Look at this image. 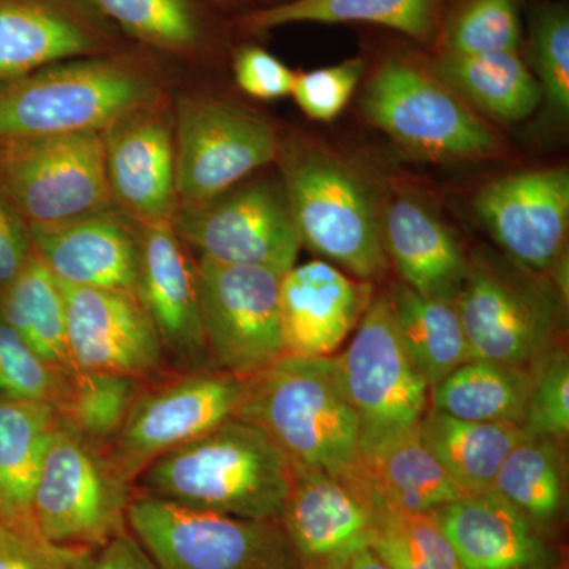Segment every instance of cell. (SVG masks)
Instances as JSON below:
<instances>
[{
  "instance_id": "obj_19",
  "label": "cell",
  "mask_w": 569,
  "mask_h": 569,
  "mask_svg": "<svg viewBox=\"0 0 569 569\" xmlns=\"http://www.w3.org/2000/svg\"><path fill=\"white\" fill-rule=\"evenodd\" d=\"M129 47L81 0H0V81Z\"/></svg>"
},
{
  "instance_id": "obj_33",
  "label": "cell",
  "mask_w": 569,
  "mask_h": 569,
  "mask_svg": "<svg viewBox=\"0 0 569 569\" xmlns=\"http://www.w3.org/2000/svg\"><path fill=\"white\" fill-rule=\"evenodd\" d=\"M387 296L400 339L429 388L473 359L455 301L426 298L402 282Z\"/></svg>"
},
{
  "instance_id": "obj_12",
  "label": "cell",
  "mask_w": 569,
  "mask_h": 569,
  "mask_svg": "<svg viewBox=\"0 0 569 569\" xmlns=\"http://www.w3.org/2000/svg\"><path fill=\"white\" fill-rule=\"evenodd\" d=\"M0 192L29 227L112 208L102 133L0 141Z\"/></svg>"
},
{
  "instance_id": "obj_13",
  "label": "cell",
  "mask_w": 569,
  "mask_h": 569,
  "mask_svg": "<svg viewBox=\"0 0 569 569\" xmlns=\"http://www.w3.org/2000/svg\"><path fill=\"white\" fill-rule=\"evenodd\" d=\"M201 317L212 367L249 380L284 356L280 282L261 266L197 261Z\"/></svg>"
},
{
  "instance_id": "obj_4",
  "label": "cell",
  "mask_w": 569,
  "mask_h": 569,
  "mask_svg": "<svg viewBox=\"0 0 569 569\" xmlns=\"http://www.w3.org/2000/svg\"><path fill=\"white\" fill-rule=\"evenodd\" d=\"M236 418L260 427L293 466L346 485L358 473L359 422L340 387L335 356H283L247 380Z\"/></svg>"
},
{
  "instance_id": "obj_17",
  "label": "cell",
  "mask_w": 569,
  "mask_h": 569,
  "mask_svg": "<svg viewBox=\"0 0 569 569\" xmlns=\"http://www.w3.org/2000/svg\"><path fill=\"white\" fill-rule=\"evenodd\" d=\"M61 284L74 370L122 373L144 381L173 372L134 291Z\"/></svg>"
},
{
  "instance_id": "obj_46",
  "label": "cell",
  "mask_w": 569,
  "mask_h": 569,
  "mask_svg": "<svg viewBox=\"0 0 569 569\" xmlns=\"http://www.w3.org/2000/svg\"><path fill=\"white\" fill-rule=\"evenodd\" d=\"M348 569H391L388 565H385L383 561L378 559L376 553L372 552L369 548L359 550L358 553L351 560L350 567Z\"/></svg>"
},
{
  "instance_id": "obj_9",
  "label": "cell",
  "mask_w": 569,
  "mask_h": 569,
  "mask_svg": "<svg viewBox=\"0 0 569 569\" xmlns=\"http://www.w3.org/2000/svg\"><path fill=\"white\" fill-rule=\"evenodd\" d=\"M280 140L268 119L242 104L200 93L179 97L174 103L179 209L211 201L276 163Z\"/></svg>"
},
{
  "instance_id": "obj_6",
  "label": "cell",
  "mask_w": 569,
  "mask_h": 569,
  "mask_svg": "<svg viewBox=\"0 0 569 569\" xmlns=\"http://www.w3.org/2000/svg\"><path fill=\"white\" fill-rule=\"evenodd\" d=\"M455 305L473 359L529 367L559 342L567 301L548 276L481 247Z\"/></svg>"
},
{
  "instance_id": "obj_23",
  "label": "cell",
  "mask_w": 569,
  "mask_h": 569,
  "mask_svg": "<svg viewBox=\"0 0 569 569\" xmlns=\"http://www.w3.org/2000/svg\"><path fill=\"white\" fill-rule=\"evenodd\" d=\"M432 512L463 569H565L556 539L490 490Z\"/></svg>"
},
{
  "instance_id": "obj_45",
  "label": "cell",
  "mask_w": 569,
  "mask_h": 569,
  "mask_svg": "<svg viewBox=\"0 0 569 569\" xmlns=\"http://www.w3.org/2000/svg\"><path fill=\"white\" fill-rule=\"evenodd\" d=\"M31 254L29 224L0 192V291L18 276Z\"/></svg>"
},
{
  "instance_id": "obj_3",
  "label": "cell",
  "mask_w": 569,
  "mask_h": 569,
  "mask_svg": "<svg viewBox=\"0 0 569 569\" xmlns=\"http://www.w3.org/2000/svg\"><path fill=\"white\" fill-rule=\"evenodd\" d=\"M280 183L302 246L376 282L389 271L383 203L353 164L305 137L280 140Z\"/></svg>"
},
{
  "instance_id": "obj_24",
  "label": "cell",
  "mask_w": 569,
  "mask_h": 569,
  "mask_svg": "<svg viewBox=\"0 0 569 569\" xmlns=\"http://www.w3.org/2000/svg\"><path fill=\"white\" fill-rule=\"evenodd\" d=\"M383 244L400 282L426 298L455 301L468 271L458 236L425 201L397 194L383 206Z\"/></svg>"
},
{
  "instance_id": "obj_27",
  "label": "cell",
  "mask_w": 569,
  "mask_h": 569,
  "mask_svg": "<svg viewBox=\"0 0 569 569\" xmlns=\"http://www.w3.org/2000/svg\"><path fill=\"white\" fill-rule=\"evenodd\" d=\"M427 59L433 73L485 119L520 122L542 102L541 86L523 51H433Z\"/></svg>"
},
{
  "instance_id": "obj_42",
  "label": "cell",
  "mask_w": 569,
  "mask_h": 569,
  "mask_svg": "<svg viewBox=\"0 0 569 569\" xmlns=\"http://www.w3.org/2000/svg\"><path fill=\"white\" fill-rule=\"evenodd\" d=\"M233 70L239 88L258 100H277L291 96L293 70L258 44H241L233 54Z\"/></svg>"
},
{
  "instance_id": "obj_8",
  "label": "cell",
  "mask_w": 569,
  "mask_h": 569,
  "mask_svg": "<svg viewBox=\"0 0 569 569\" xmlns=\"http://www.w3.org/2000/svg\"><path fill=\"white\" fill-rule=\"evenodd\" d=\"M134 486L104 448L59 425L44 455L32 500L41 537L56 546L92 549L129 530Z\"/></svg>"
},
{
  "instance_id": "obj_15",
  "label": "cell",
  "mask_w": 569,
  "mask_h": 569,
  "mask_svg": "<svg viewBox=\"0 0 569 569\" xmlns=\"http://www.w3.org/2000/svg\"><path fill=\"white\" fill-rule=\"evenodd\" d=\"M473 209L505 254L568 293L569 171L535 168L493 179L478 190Z\"/></svg>"
},
{
  "instance_id": "obj_41",
  "label": "cell",
  "mask_w": 569,
  "mask_h": 569,
  "mask_svg": "<svg viewBox=\"0 0 569 569\" xmlns=\"http://www.w3.org/2000/svg\"><path fill=\"white\" fill-rule=\"evenodd\" d=\"M366 70V59L358 56L336 66L301 71L296 73L291 96L312 121H335L346 110Z\"/></svg>"
},
{
  "instance_id": "obj_10",
  "label": "cell",
  "mask_w": 569,
  "mask_h": 569,
  "mask_svg": "<svg viewBox=\"0 0 569 569\" xmlns=\"http://www.w3.org/2000/svg\"><path fill=\"white\" fill-rule=\"evenodd\" d=\"M335 361L358 418L361 452L417 429L429 410L430 388L400 339L387 293L373 298L350 346Z\"/></svg>"
},
{
  "instance_id": "obj_1",
  "label": "cell",
  "mask_w": 569,
  "mask_h": 569,
  "mask_svg": "<svg viewBox=\"0 0 569 569\" xmlns=\"http://www.w3.org/2000/svg\"><path fill=\"white\" fill-rule=\"evenodd\" d=\"M163 93L162 71L142 47L52 63L0 81V141L102 133Z\"/></svg>"
},
{
  "instance_id": "obj_35",
  "label": "cell",
  "mask_w": 569,
  "mask_h": 569,
  "mask_svg": "<svg viewBox=\"0 0 569 569\" xmlns=\"http://www.w3.org/2000/svg\"><path fill=\"white\" fill-rule=\"evenodd\" d=\"M148 383L122 373L73 370L67 373L54 408L63 426L107 449Z\"/></svg>"
},
{
  "instance_id": "obj_31",
  "label": "cell",
  "mask_w": 569,
  "mask_h": 569,
  "mask_svg": "<svg viewBox=\"0 0 569 569\" xmlns=\"http://www.w3.org/2000/svg\"><path fill=\"white\" fill-rule=\"evenodd\" d=\"M490 492L518 509L546 537L556 539L567 512L563 445L527 433L501 463Z\"/></svg>"
},
{
  "instance_id": "obj_14",
  "label": "cell",
  "mask_w": 569,
  "mask_h": 569,
  "mask_svg": "<svg viewBox=\"0 0 569 569\" xmlns=\"http://www.w3.org/2000/svg\"><path fill=\"white\" fill-rule=\"evenodd\" d=\"M173 228L208 260L279 272L293 268L302 246L280 179L239 183L203 204L179 209Z\"/></svg>"
},
{
  "instance_id": "obj_20",
  "label": "cell",
  "mask_w": 569,
  "mask_h": 569,
  "mask_svg": "<svg viewBox=\"0 0 569 569\" xmlns=\"http://www.w3.org/2000/svg\"><path fill=\"white\" fill-rule=\"evenodd\" d=\"M279 520L299 569H348L372 538L365 501L346 482L313 468L293 466Z\"/></svg>"
},
{
  "instance_id": "obj_44",
  "label": "cell",
  "mask_w": 569,
  "mask_h": 569,
  "mask_svg": "<svg viewBox=\"0 0 569 569\" xmlns=\"http://www.w3.org/2000/svg\"><path fill=\"white\" fill-rule=\"evenodd\" d=\"M67 569H159L132 531L108 539L102 546L84 549Z\"/></svg>"
},
{
  "instance_id": "obj_47",
  "label": "cell",
  "mask_w": 569,
  "mask_h": 569,
  "mask_svg": "<svg viewBox=\"0 0 569 569\" xmlns=\"http://www.w3.org/2000/svg\"><path fill=\"white\" fill-rule=\"evenodd\" d=\"M204 2H208L216 10L224 11V13H234L236 11V17L249 10L247 9L249 0H204Z\"/></svg>"
},
{
  "instance_id": "obj_48",
  "label": "cell",
  "mask_w": 569,
  "mask_h": 569,
  "mask_svg": "<svg viewBox=\"0 0 569 569\" xmlns=\"http://www.w3.org/2000/svg\"><path fill=\"white\" fill-rule=\"evenodd\" d=\"M291 2V0H264V6L254 7V9H263V7L279 6V3Z\"/></svg>"
},
{
  "instance_id": "obj_30",
  "label": "cell",
  "mask_w": 569,
  "mask_h": 569,
  "mask_svg": "<svg viewBox=\"0 0 569 569\" xmlns=\"http://www.w3.org/2000/svg\"><path fill=\"white\" fill-rule=\"evenodd\" d=\"M418 430L430 455L466 493L488 492L509 451L529 433L518 425L466 421L430 407Z\"/></svg>"
},
{
  "instance_id": "obj_28",
  "label": "cell",
  "mask_w": 569,
  "mask_h": 569,
  "mask_svg": "<svg viewBox=\"0 0 569 569\" xmlns=\"http://www.w3.org/2000/svg\"><path fill=\"white\" fill-rule=\"evenodd\" d=\"M59 425L51 403L0 399V522L37 529L33 492Z\"/></svg>"
},
{
  "instance_id": "obj_22",
  "label": "cell",
  "mask_w": 569,
  "mask_h": 569,
  "mask_svg": "<svg viewBox=\"0 0 569 569\" xmlns=\"http://www.w3.org/2000/svg\"><path fill=\"white\" fill-rule=\"evenodd\" d=\"M376 298L367 280L348 277L323 260L288 269L280 282L284 356H332Z\"/></svg>"
},
{
  "instance_id": "obj_21",
  "label": "cell",
  "mask_w": 569,
  "mask_h": 569,
  "mask_svg": "<svg viewBox=\"0 0 569 569\" xmlns=\"http://www.w3.org/2000/svg\"><path fill=\"white\" fill-rule=\"evenodd\" d=\"M29 231L32 252L59 282L137 293L140 228L116 206Z\"/></svg>"
},
{
  "instance_id": "obj_29",
  "label": "cell",
  "mask_w": 569,
  "mask_h": 569,
  "mask_svg": "<svg viewBox=\"0 0 569 569\" xmlns=\"http://www.w3.org/2000/svg\"><path fill=\"white\" fill-rule=\"evenodd\" d=\"M149 51L200 59L216 51L219 26L204 0H81ZM219 11V10H216Z\"/></svg>"
},
{
  "instance_id": "obj_43",
  "label": "cell",
  "mask_w": 569,
  "mask_h": 569,
  "mask_svg": "<svg viewBox=\"0 0 569 569\" xmlns=\"http://www.w3.org/2000/svg\"><path fill=\"white\" fill-rule=\"evenodd\" d=\"M81 550L52 545L37 529L0 522V569H67Z\"/></svg>"
},
{
  "instance_id": "obj_18",
  "label": "cell",
  "mask_w": 569,
  "mask_h": 569,
  "mask_svg": "<svg viewBox=\"0 0 569 569\" xmlns=\"http://www.w3.org/2000/svg\"><path fill=\"white\" fill-rule=\"evenodd\" d=\"M140 228L137 296L173 372L212 367L201 317L197 263L173 224Z\"/></svg>"
},
{
  "instance_id": "obj_40",
  "label": "cell",
  "mask_w": 569,
  "mask_h": 569,
  "mask_svg": "<svg viewBox=\"0 0 569 569\" xmlns=\"http://www.w3.org/2000/svg\"><path fill=\"white\" fill-rule=\"evenodd\" d=\"M67 373L41 361L0 317V399L58 402Z\"/></svg>"
},
{
  "instance_id": "obj_32",
  "label": "cell",
  "mask_w": 569,
  "mask_h": 569,
  "mask_svg": "<svg viewBox=\"0 0 569 569\" xmlns=\"http://www.w3.org/2000/svg\"><path fill=\"white\" fill-rule=\"evenodd\" d=\"M530 385L529 367L475 358L430 388L429 407L466 421L523 427Z\"/></svg>"
},
{
  "instance_id": "obj_25",
  "label": "cell",
  "mask_w": 569,
  "mask_h": 569,
  "mask_svg": "<svg viewBox=\"0 0 569 569\" xmlns=\"http://www.w3.org/2000/svg\"><path fill=\"white\" fill-rule=\"evenodd\" d=\"M347 486L370 512H432L467 496L430 455L418 427L362 451Z\"/></svg>"
},
{
  "instance_id": "obj_5",
  "label": "cell",
  "mask_w": 569,
  "mask_h": 569,
  "mask_svg": "<svg viewBox=\"0 0 569 569\" xmlns=\"http://www.w3.org/2000/svg\"><path fill=\"white\" fill-rule=\"evenodd\" d=\"M367 121L411 157L437 163L498 160L508 142L407 47L380 56L362 93Z\"/></svg>"
},
{
  "instance_id": "obj_26",
  "label": "cell",
  "mask_w": 569,
  "mask_h": 569,
  "mask_svg": "<svg viewBox=\"0 0 569 569\" xmlns=\"http://www.w3.org/2000/svg\"><path fill=\"white\" fill-rule=\"evenodd\" d=\"M447 0H291L234 17L239 31L260 36L290 24H372L419 47H436Z\"/></svg>"
},
{
  "instance_id": "obj_38",
  "label": "cell",
  "mask_w": 569,
  "mask_h": 569,
  "mask_svg": "<svg viewBox=\"0 0 569 569\" xmlns=\"http://www.w3.org/2000/svg\"><path fill=\"white\" fill-rule=\"evenodd\" d=\"M526 61L541 86L542 100L553 118L569 112V11L550 0H535L527 20Z\"/></svg>"
},
{
  "instance_id": "obj_11",
  "label": "cell",
  "mask_w": 569,
  "mask_h": 569,
  "mask_svg": "<svg viewBox=\"0 0 569 569\" xmlns=\"http://www.w3.org/2000/svg\"><path fill=\"white\" fill-rule=\"evenodd\" d=\"M247 380L216 369L182 370L149 381L108 445V458L127 481L167 452L236 418Z\"/></svg>"
},
{
  "instance_id": "obj_39",
  "label": "cell",
  "mask_w": 569,
  "mask_h": 569,
  "mask_svg": "<svg viewBox=\"0 0 569 569\" xmlns=\"http://www.w3.org/2000/svg\"><path fill=\"white\" fill-rule=\"evenodd\" d=\"M531 385L523 429L563 445L569 433V356L553 343L529 366Z\"/></svg>"
},
{
  "instance_id": "obj_34",
  "label": "cell",
  "mask_w": 569,
  "mask_h": 569,
  "mask_svg": "<svg viewBox=\"0 0 569 569\" xmlns=\"http://www.w3.org/2000/svg\"><path fill=\"white\" fill-rule=\"evenodd\" d=\"M0 317L41 361L59 372H73L62 284L36 253L0 291Z\"/></svg>"
},
{
  "instance_id": "obj_37",
  "label": "cell",
  "mask_w": 569,
  "mask_h": 569,
  "mask_svg": "<svg viewBox=\"0 0 569 569\" xmlns=\"http://www.w3.org/2000/svg\"><path fill=\"white\" fill-rule=\"evenodd\" d=\"M369 549L391 569H463L433 512L378 509Z\"/></svg>"
},
{
  "instance_id": "obj_7",
  "label": "cell",
  "mask_w": 569,
  "mask_h": 569,
  "mask_svg": "<svg viewBox=\"0 0 569 569\" xmlns=\"http://www.w3.org/2000/svg\"><path fill=\"white\" fill-rule=\"evenodd\" d=\"M127 526L159 569H299L280 520L234 518L134 492Z\"/></svg>"
},
{
  "instance_id": "obj_36",
  "label": "cell",
  "mask_w": 569,
  "mask_h": 569,
  "mask_svg": "<svg viewBox=\"0 0 569 569\" xmlns=\"http://www.w3.org/2000/svg\"><path fill=\"white\" fill-rule=\"evenodd\" d=\"M522 0H447L436 51L481 54L522 51Z\"/></svg>"
},
{
  "instance_id": "obj_16",
  "label": "cell",
  "mask_w": 569,
  "mask_h": 569,
  "mask_svg": "<svg viewBox=\"0 0 569 569\" xmlns=\"http://www.w3.org/2000/svg\"><path fill=\"white\" fill-rule=\"evenodd\" d=\"M112 203L141 227L173 224L176 192L174 104L167 93L102 132Z\"/></svg>"
},
{
  "instance_id": "obj_2",
  "label": "cell",
  "mask_w": 569,
  "mask_h": 569,
  "mask_svg": "<svg viewBox=\"0 0 569 569\" xmlns=\"http://www.w3.org/2000/svg\"><path fill=\"white\" fill-rule=\"evenodd\" d=\"M293 463L260 427L230 418L153 460L134 492L182 507L254 520H279Z\"/></svg>"
}]
</instances>
